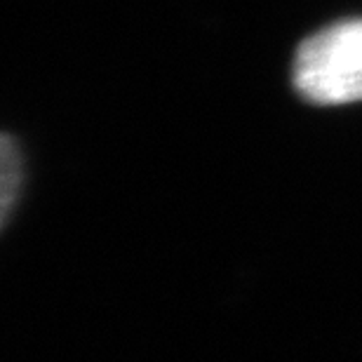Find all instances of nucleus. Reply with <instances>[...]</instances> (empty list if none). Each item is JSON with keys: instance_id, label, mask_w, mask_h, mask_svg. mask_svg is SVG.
Segmentation results:
<instances>
[{"instance_id": "obj_2", "label": "nucleus", "mask_w": 362, "mask_h": 362, "mask_svg": "<svg viewBox=\"0 0 362 362\" xmlns=\"http://www.w3.org/2000/svg\"><path fill=\"white\" fill-rule=\"evenodd\" d=\"M0 165H3L0 168V209H3V223H7V216H10V209L17 200L21 184V158L10 134H3Z\"/></svg>"}, {"instance_id": "obj_1", "label": "nucleus", "mask_w": 362, "mask_h": 362, "mask_svg": "<svg viewBox=\"0 0 362 362\" xmlns=\"http://www.w3.org/2000/svg\"><path fill=\"white\" fill-rule=\"evenodd\" d=\"M292 81L310 104L362 101V19L327 26L303 40L294 57Z\"/></svg>"}]
</instances>
